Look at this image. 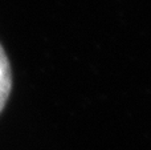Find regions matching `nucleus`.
Segmentation results:
<instances>
[{
	"label": "nucleus",
	"mask_w": 151,
	"mask_h": 150,
	"mask_svg": "<svg viewBox=\"0 0 151 150\" xmlns=\"http://www.w3.org/2000/svg\"><path fill=\"white\" fill-rule=\"evenodd\" d=\"M12 88V72L8 57L5 55L3 47L0 45V113L4 109L8 101Z\"/></svg>",
	"instance_id": "1"
}]
</instances>
